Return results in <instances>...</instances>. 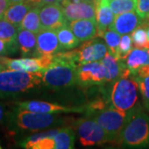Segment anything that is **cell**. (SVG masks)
Wrapping results in <instances>:
<instances>
[{"mask_svg": "<svg viewBox=\"0 0 149 149\" xmlns=\"http://www.w3.org/2000/svg\"><path fill=\"white\" fill-rule=\"evenodd\" d=\"M78 56L76 49L54 55V61L43 71L42 82L52 90L67 89L76 84Z\"/></svg>", "mask_w": 149, "mask_h": 149, "instance_id": "cell-1", "label": "cell"}, {"mask_svg": "<svg viewBox=\"0 0 149 149\" xmlns=\"http://www.w3.org/2000/svg\"><path fill=\"white\" fill-rule=\"evenodd\" d=\"M116 142L130 148H149V116L139 104L128 112L127 121Z\"/></svg>", "mask_w": 149, "mask_h": 149, "instance_id": "cell-2", "label": "cell"}, {"mask_svg": "<svg viewBox=\"0 0 149 149\" xmlns=\"http://www.w3.org/2000/svg\"><path fill=\"white\" fill-rule=\"evenodd\" d=\"M8 126L15 132H38L61 124L64 118L55 113H45L22 109L16 106L8 116Z\"/></svg>", "mask_w": 149, "mask_h": 149, "instance_id": "cell-3", "label": "cell"}, {"mask_svg": "<svg viewBox=\"0 0 149 149\" xmlns=\"http://www.w3.org/2000/svg\"><path fill=\"white\" fill-rule=\"evenodd\" d=\"M43 72L4 70L0 72V99L24 95L42 82Z\"/></svg>", "mask_w": 149, "mask_h": 149, "instance_id": "cell-4", "label": "cell"}, {"mask_svg": "<svg viewBox=\"0 0 149 149\" xmlns=\"http://www.w3.org/2000/svg\"><path fill=\"white\" fill-rule=\"evenodd\" d=\"M139 83L133 75L128 78L121 77L113 82L110 103L119 110L130 111L139 104Z\"/></svg>", "mask_w": 149, "mask_h": 149, "instance_id": "cell-5", "label": "cell"}, {"mask_svg": "<svg viewBox=\"0 0 149 149\" xmlns=\"http://www.w3.org/2000/svg\"><path fill=\"white\" fill-rule=\"evenodd\" d=\"M128 112L119 110L111 104L88 116L93 118L101 126L111 141H116L127 121Z\"/></svg>", "mask_w": 149, "mask_h": 149, "instance_id": "cell-6", "label": "cell"}, {"mask_svg": "<svg viewBox=\"0 0 149 149\" xmlns=\"http://www.w3.org/2000/svg\"><path fill=\"white\" fill-rule=\"evenodd\" d=\"M74 128L79 136L80 144L84 147L101 145L111 142L106 132L91 116L85 115V117L76 120Z\"/></svg>", "mask_w": 149, "mask_h": 149, "instance_id": "cell-7", "label": "cell"}, {"mask_svg": "<svg viewBox=\"0 0 149 149\" xmlns=\"http://www.w3.org/2000/svg\"><path fill=\"white\" fill-rule=\"evenodd\" d=\"M106 83V72L101 61H93L77 66L76 84L88 87Z\"/></svg>", "mask_w": 149, "mask_h": 149, "instance_id": "cell-8", "label": "cell"}, {"mask_svg": "<svg viewBox=\"0 0 149 149\" xmlns=\"http://www.w3.org/2000/svg\"><path fill=\"white\" fill-rule=\"evenodd\" d=\"M61 6L67 21L95 20V4L93 0H61Z\"/></svg>", "mask_w": 149, "mask_h": 149, "instance_id": "cell-9", "label": "cell"}, {"mask_svg": "<svg viewBox=\"0 0 149 149\" xmlns=\"http://www.w3.org/2000/svg\"><path fill=\"white\" fill-rule=\"evenodd\" d=\"M39 16L42 27L44 29L57 31L68 26L61 3H51L39 8Z\"/></svg>", "mask_w": 149, "mask_h": 149, "instance_id": "cell-10", "label": "cell"}, {"mask_svg": "<svg viewBox=\"0 0 149 149\" xmlns=\"http://www.w3.org/2000/svg\"><path fill=\"white\" fill-rule=\"evenodd\" d=\"M17 106L29 111L45 113H85V107L64 106L58 104L40 100H29L17 103Z\"/></svg>", "mask_w": 149, "mask_h": 149, "instance_id": "cell-11", "label": "cell"}, {"mask_svg": "<svg viewBox=\"0 0 149 149\" xmlns=\"http://www.w3.org/2000/svg\"><path fill=\"white\" fill-rule=\"evenodd\" d=\"M79 65L93 61H100L108 52V48L104 41L100 38H95L85 43L76 49Z\"/></svg>", "mask_w": 149, "mask_h": 149, "instance_id": "cell-12", "label": "cell"}, {"mask_svg": "<svg viewBox=\"0 0 149 149\" xmlns=\"http://www.w3.org/2000/svg\"><path fill=\"white\" fill-rule=\"evenodd\" d=\"M36 35L37 49L34 57L47 55H56L64 51L59 42L56 31L42 28Z\"/></svg>", "mask_w": 149, "mask_h": 149, "instance_id": "cell-13", "label": "cell"}, {"mask_svg": "<svg viewBox=\"0 0 149 149\" xmlns=\"http://www.w3.org/2000/svg\"><path fill=\"white\" fill-rule=\"evenodd\" d=\"M0 61L6 70H19L26 72L44 71L46 67L43 64L42 59L38 57H24L22 59H10L0 56Z\"/></svg>", "mask_w": 149, "mask_h": 149, "instance_id": "cell-14", "label": "cell"}, {"mask_svg": "<svg viewBox=\"0 0 149 149\" xmlns=\"http://www.w3.org/2000/svg\"><path fill=\"white\" fill-rule=\"evenodd\" d=\"M142 20L137 13L130 11L115 15L114 21L109 28L115 30L120 35L129 34L142 23Z\"/></svg>", "mask_w": 149, "mask_h": 149, "instance_id": "cell-15", "label": "cell"}, {"mask_svg": "<svg viewBox=\"0 0 149 149\" xmlns=\"http://www.w3.org/2000/svg\"><path fill=\"white\" fill-rule=\"evenodd\" d=\"M68 27L80 42L89 41L97 36L96 20L78 19L68 22Z\"/></svg>", "mask_w": 149, "mask_h": 149, "instance_id": "cell-16", "label": "cell"}, {"mask_svg": "<svg viewBox=\"0 0 149 149\" xmlns=\"http://www.w3.org/2000/svg\"><path fill=\"white\" fill-rule=\"evenodd\" d=\"M114 14L109 7V0H100L95 5V20L97 37L109 29L114 21Z\"/></svg>", "mask_w": 149, "mask_h": 149, "instance_id": "cell-17", "label": "cell"}, {"mask_svg": "<svg viewBox=\"0 0 149 149\" xmlns=\"http://www.w3.org/2000/svg\"><path fill=\"white\" fill-rule=\"evenodd\" d=\"M106 72V83H113L122 75L123 70L126 69V65L123 61H120L109 52L101 60Z\"/></svg>", "mask_w": 149, "mask_h": 149, "instance_id": "cell-18", "label": "cell"}, {"mask_svg": "<svg viewBox=\"0 0 149 149\" xmlns=\"http://www.w3.org/2000/svg\"><path fill=\"white\" fill-rule=\"evenodd\" d=\"M18 51L22 56L35 55L37 49V35L36 33L26 29H19L17 36Z\"/></svg>", "mask_w": 149, "mask_h": 149, "instance_id": "cell-19", "label": "cell"}, {"mask_svg": "<svg viewBox=\"0 0 149 149\" xmlns=\"http://www.w3.org/2000/svg\"><path fill=\"white\" fill-rule=\"evenodd\" d=\"M125 65L133 76L140 67L149 65L148 51L146 48H133L125 60Z\"/></svg>", "mask_w": 149, "mask_h": 149, "instance_id": "cell-20", "label": "cell"}, {"mask_svg": "<svg viewBox=\"0 0 149 149\" xmlns=\"http://www.w3.org/2000/svg\"><path fill=\"white\" fill-rule=\"evenodd\" d=\"M32 8V6L27 3L26 1L10 4L8 6V9L6 10L3 18L8 22L13 23V25L19 27L24 17L26 16L28 11Z\"/></svg>", "mask_w": 149, "mask_h": 149, "instance_id": "cell-21", "label": "cell"}, {"mask_svg": "<svg viewBox=\"0 0 149 149\" xmlns=\"http://www.w3.org/2000/svg\"><path fill=\"white\" fill-rule=\"evenodd\" d=\"M18 32V27L13 25L4 18L0 19V39L3 40L10 47L13 54L18 51V46L17 42V36Z\"/></svg>", "mask_w": 149, "mask_h": 149, "instance_id": "cell-22", "label": "cell"}, {"mask_svg": "<svg viewBox=\"0 0 149 149\" xmlns=\"http://www.w3.org/2000/svg\"><path fill=\"white\" fill-rule=\"evenodd\" d=\"M53 139L55 149L74 148L75 135L74 130L70 127L61 128V130L54 136Z\"/></svg>", "mask_w": 149, "mask_h": 149, "instance_id": "cell-23", "label": "cell"}, {"mask_svg": "<svg viewBox=\"0 0 149 149\" xmlns=\"http://www.w3.org/2000/svg\"><path fill=\"white\" fill-rule=\"evenodd\" d=\"M19 29H26L28 31L37 34L41 29H42L40 16H39V8L33 7L28 11L26 16L22 21Z\"/></svg>", "mask_w": 149, "mask_h": 149, "instance_id": "cell-24", "label": "cell"}, {"mask_svg": "<svg viewBox=\"0 0 149 149\" xmlns=\"http://www.w3.org/2000/svg\"><path fill=\"white\" fill-rule=\"evenodd\" d=\"M57 38L63 50H71L80 45V41L74 36L68 26L62 27L56 31Z\"/></svg>", "mask_w": 149, "mask_h": 149, "instance_id": "cell-25", "label": "cell"}, {"mask_svg": "<svg viewBox=\"0 0 149 149\" xmlns=\"http://www.w3.org/2000/svg\"><path fill=\"white\" fill-rule=\"evenodd\" d=\"M100 37L104 38V41L106 44L108 52L115 57H117L118 50V46L121 40L120 34L117 32L115 30L109 28L106 31L102 33Z\"/></svg>", "mask_w": 149, "mask_h": 149, "instance_id": "cell-26", "label": "cell"}, {"mask_svg": "<svg viewBox=\"0 0 149 149\" xmlns=\"http://www.w3.org/2000/svg\"><path fill=\"white\" fill-rule=\"evenodd\" d=\"M136 0H109V7L114 15L134 11Z\"/></svg>", "mask_w": 149, "mask_h": 149, "instance_id": "cell-27", "label": "cell"}, {"mask_svg": "<svg viewBox=\"0 0 149 149\" xmlns=\"http://www.w3.org/2000/svg\"><path fill=\"white\" fill-rule=\"evenodd\" d=\"M133 49V40L131 36H129L128 34L123 35L119 42L116 58L124 61Z\"/></svg>", "mask_w": 149, "mask_h": 149, "instance_id": "cell-28", "label": "cell"}, {"mask_svg": "<svg viewBox=\"0 0 149 149\" xmlns=\"http://www.w3.org/2000/svg\"><path fill=\"white\" fill-rule=\"evenodd\" d=\"M132 40L134 47L137 48H145L146 44L148 42L146 26L143 22L132 32Z\"/></svg>", "mask_w": 149, "mask_h": 149, "instance_id": "cell-29", "label": "cell"}, {"mask_svg": "<svg viewBox=\"0 0 149 149\" xmlns=\"http://www.w3.org/2000/svg\"><path fill=\"white\" fill-rule=\"evenodd\" d=\"M134 78L139 83V89L143 97L144 107L149 112V75L144 78Z\"/></svg>", "mask_w": 149, "mask_h": 149, "instance_id": "cell-30", "label": "cell"}, {"mask_svg": "<svg viewBox=\"0 0 149 149\" xmlns=\"http://www.w3.org/2000/svg\"><path fill=\"white\" fill-rule=\"evenodd\" d=\"M136 13L142 19L149 16V0H136Z\"/></svg>", "mask_w": 149, "mask_h": 149, "instance_id": "cell-31", "label": "cell"}, {"mask_svg": "<svg viewBox=\"0 0 149 149\" xmlns=\"http://www.w3.org/2000/svg\"><path fill=\"white\" fill-rule=\"evenodd\" d=\"M61 0H26L27 3L30 5L36 8H42V6L47 5V4H51V3H60Z\"/></svg>", "mask_w": 149, "mask_h": 149, "instance_id": "cell-32", "label": "cell"}, {"mask_svg": "<svg viewBox=\"0 0 149 149\" xmlns=\"http://www.w3.org/2000/svg\"><path fill=\"white\" fill-rule=\"evenodd\" d=\"M149 75V65H143L142 67H140L136 74H134L133 76L134 77H137V78H144V77H147Z\"/></svg>", "mask_w": 149, "mask_h": 149, "instance_id": "cell-33", "label": "cell"}, {"mask_svg": "<svg viewBox=\"0 0 149 149\" xmlns=\"http://www.w3.org/2000/svg\"><path fill=\"white\" fill-rule=\"evenodd\" d=\"M11 54H13V52L8 45L3 40L0 39V56H4L6 55H11Z\"/></svg>", "mask_w": 149, "mask_h": 149, "instance_id": "cell-34", "label": "cell"}, {"mask_svg": "<svg viewBox=\"0 0 149 149\" xmlns=\"http://www.w3.org/2000/svg\"><path fill=\"white\" fill-rule=\"evenodd\" d=\"M9 5L10 3L8 0H0V19L3 18L4 13Z\"/></svg>", "mask_w": 149, "mask_h": 149, "instance_id": "cell-35", "label": "cell"}, {"mask_svg": "<svg viewBox=\"0 0 149 149\" xmlns=\"http://www.w3.org/2000/svg\"><path fill=\"white\" fill-rule=\"evenodd\" d=\"M7 114H6L5 107L3 104L0 103V126L3 125V123L5 121Z\"/></svg>", "mask_w": 149, "mask_h": 149, "instance_id": "cell-36", "label": "cell"}, {"mask_svg": "<svg viewBox=\"0 0 149 149\" xmlns=\"http://www.w3.org/2000/svg\"><path fill=\"white\" fill-rule=\"evenodd\" d=\"M26 0H8L10 4H13V3H22V2H25Z\"/></svg>", "mask_w": 149, "mask_h": 149, "instance_id": "cell-37", "label": "cell"}, {"mask_svg": "<svg viewBox=\"0 0 149 149\" xmlns=\"http://www.w3.org/2000/svg\"><path fill=\"white\" fill-rule=\"evenodd\" d=\"M142 22H143V23H145V24H147V25H148L149 26V16L147 17H145V18H143Z\"/></svg>", "mask_w": 149, "mask_h": 149, "instance_id": "cell-38", "label": "cell"}, {"mask_svg": "<svg viewBox=\"0 0 149 149\" xmlns=\"http://www.w3.org/2000/svg\"><path fill=\"white\" fill-rule=\"evenodd\" d=\"M145 24V23H143ZM145 26H146V29H147V35H148V39L149 41V26L148 25H147V24H145Z\"/></svg>", "mask_w": 149, "mask_h": 149, "instance_id": "cell-39", "label": "cell"}, {"mask_svg": "<svg viewBox=\"0 0 149 149\" xmlns=\"http://www.w3.org/2000/svg\"><path fill=\"white\" fill-rule=\"evenodd\" d=\"M6 70L5 67L3 66V65L2 64V63H1V61H0V72H1V71H3V70Z\"/></svg>", "mask_w": 149, "mask_h": 149, "instance_id": "cell-40", "label": "cell"}, {"mask_svg": "<svg viewBox=\"0 0 149 149\" xmlns=\"http://www.w3.org/2000/svg\"><path fill=\"white\" fill-rule=\"evenodd\" d=\"M145 48L148 51V52H149V41L147 42V44H146V47H145Z\"/></svg>", "mask_w": 149, "mask_h": 149, "instance_id": "cell-41", "label": "cell"}, {"mask_svg": "<svg viewBox=\"0 0 149 149\" xmlns=\"http://www.w3.org/2000/svg\"><path fill=\"white\" fill-rule=\"evenodd\" d=\"M93 1H94V3H95V4H97V3H99V2H100V0H93Z\"/></svg>", "mask_w": 149, "mask_h": 149, "instance_id": "cell-42", "label": "cell"}, {"mask_svg": "<svg viewBox=\"0 0 149 149\" xmlns=\"http://www.w3.org/2000/svg\"><path fill=\"white\" fill-rule=\"evenodd\" d=\"M2 148V147H1V145H0V149Z\"/></svg>", "mask_w": 149, "mask_h": 149, "instance_id": "cell-43", "label": "cell"}]
</instances>
